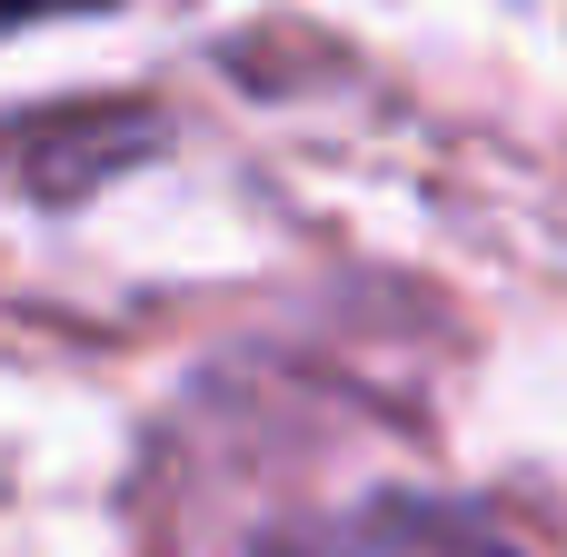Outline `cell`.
I'll return each instance as SVG.
<instances>
[{"mask_svg":"<svg viewBox=\"0 0 567 557\" xmlns=\"http://www.w3.org/2000/svg\"><path fill=\"white\" fill-rule=\"evenodd\" d=\"M50 10H90V0H0V40L30 30V20H50Z\"/></svg>","mask_w":567,"mask_h":557,"instance_id":"1","label":"cell"}]
</instances>
